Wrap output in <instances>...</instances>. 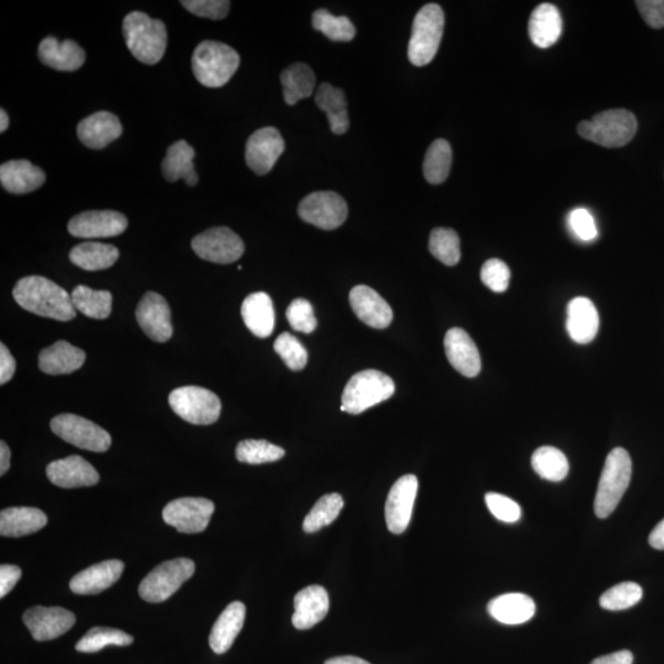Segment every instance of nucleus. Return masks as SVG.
<instances>
[{"mask_svg":"<svg viewBox=\"0 0 664 664\" xmlns=\"http://www.w3.org/2000/svg\"><path fill=\"white\" fill-rule=\"evenodd\" d=\"M10 449L4 441L0 442V475H5L10 468Z\"/></svg>","mask_w":664,"mask_h":664,"instance_id":"052dcab7","label":"nucleus"},{"mask_svg":"<svg viewBox=\"0 0 664 664\" xmlns=\"http://www.w3.org/2000/svg\"><path fill=\"white\" fill-rule=\"evenodd\" d=\"M567 332L576 344L587 345L599 330V314L591 299L577 297L567 305Z\"/></svg>","mask_w":664,"mask_h":664,"instance_id":"b1692460","label":"nucleus"},{"mask_svg":"<svg viewBox=\"0 0 664 664\" xmlns=\"http://www.w3.org/2000/svg\"><path fill=\"white\" fill-rule=\"evenodd\" d=\"M417 490H419V480L415 475L403 476L390 489L385 503V521L390 532L403 534L409 527Z\"/></svg>","mask_w":664,"mask_h":664,"instance_id":"4468645a","label":"nucleus"},{"mask_svg":"<svg viewBox=\"0 0 664 664\" xmlns=\"http://www.w3.org/2000/svg\"><path fill=\"white\" fill-rule=\"evenodd\" d=\"M569 227L582 242H592L598 237L596 222H594L592 214L585 208H577L570 213Z\"/></svg>","mask_w":664,"mask_h":664,"instance_id":"864d4df0","label":"nucleus"},{"mask_svg":"<svg viewBox=\"0 0 664 664\" xmlns=\"http://www.w3.org/2000/svg\"><path fill=\"white\" fill-rule=\"evenodd\" d=\"M286 317L289 325L299 332L310 334L317 329L318 320L315 318L313 305L307 299H296L289 305Z\"/></svg>","mask_w":664,"mask_h":664,"instance_id":"09e8293b","label":"nucleus"},{"mask_svg":"<svg viewBox=\"0 0 664 664\" xmlns=\"http://www.w3.org/2000/svg\"><path fill=\"white\" fill-rule=\"evenodd\" d=\"M194 158L195 149L186 141L171 144L162 163L164 178L169 182L184 179L189 186L197 185Z\"/></svg>","mask_w":664,"mask_h":664,"instance_id":"72a5a7b5","label":"nucleus"},{"mask_svg":"<svg viewBox=\"0 0 664 664\" xmlns=\"http://www.w3.org/2000/svg\"><path fill=\"white\" fill-rule=\"evenodd\" d=\"M45 181L44 170L29 160H10L0 166V182L10 194H30L40 189Z\"/></svg>","mask_w":664,"mask_h":664,"instance_id":"a878e982","label":"nucleus"},{"mask_svg":"<svg viewBox=\"0 0 664 664\" xmlns=\"http://www.w3.org/2000/svg\"><path fill=\"white\" fill-rule=\"evenodd\" d=\"M136 318L144 334L155 342H166L173 336L169 304L158 293L144 294L138 304Z\"/></svg>","mask_w":664,"mask_h":664,"instance_id":"f3484780","label":"nucleus"},{"mask_svg":"<svg viewBox=\"0 0 664 664\" xmlns=\"http://www.w3.org/2000/svg\"><path fill=\"white\" fill-rule=\"evenodd\" d=\"M9 127V116L3 109L0 110V132H5Z\"/></svg>","mask_w":664,"mask_h":664,"instance_id":"e2e57ef3","label":"nucleus"},{"mask_svg":"<svg viewBox=\"0 0 664 664\" xmlns=\"http://www.w3.org/2000/svg\"><path fill=\"white\" fill-rule=\"evenodd\" d=\"M192 249L202 260L228 265L243 256V240L232 229L217 227L206 230L192 239Z\"/></svg>","mask_w":664,"mask_h":664,"instance_id":"9b49d317","label":"nucleus"},{"mask_svg":"<svg viewBox=\"0 0 664 664\" xmlns=\"http://www.w3.org/2000/svg\"><path fill=\"white\" fill-rule=\"evenodd\" d=\"M395 393L393 379L387 374L367 369L355 374L346 385L342 394L341 411L358 415L392 398Z\"/></svg>","mask_w":664,"mask_h":664,"instance_id":"423d86ee","label":"nucleus"},{"mask_svg":"<svg viewBox=\"0 0 664 664\" xmlns=\"http://www.w3.org/2000/svg\"><path fill=\"white\" fill-rule=\"evenodd\" d=\"M325 664H371L367 661L362 660V658L353 657V656H342L331 658L325 662Z\"/></svg>","mask_w":664,"mask_h":664,"instance_id":"680f3d73","label":"nucleus"},{"mask_svg":"<svg viewBox=\"0 0 664 664\" xmlns=\"http://www.w3.org/2000/svg\"><path fill=\"white\" fill-rule=\"evenodd\" d=\"M133 644V637L121 630L111 628H93L78 641L77 651L94 653L106 646H128Z\"/></svg>","mask_w":664,"mask_h":664,"instance_id":"c03bdc74","label":"nucleus"},{"mask_svg":"<svg viewBox=\"0 0 664 664\" xmlns=\"http://www.w3.org/2000/svg\"><path fill=\"white\" fill-rule=\"evenodd\" d=\"M213 512L214 503L207 498L184 497L165 506L163 519L180 533L196 534L206 530Z\"/></svg>","mask_w":664,"mask_h":664,"instance_id":"ddd939ff","label":"nucleus"},{"mask_svg":"<svg viewBox=\"0 0 664 664\" xmlns=\"http://www.w3.org/2000/svg\"><path fill=\"white\" fill-rule=\"evenodd\" d=\"M444 30V13L438 4H426L416 14L409 41V60L416 67L427 66L436 57Z\"/></svg>","mask_w":664,"mask_h":664,"instance_id":"0eeeda50","label":"nucleus"},{"mask_svg":"<svg viewBox=\"0 0 664 664\" xmlns=\"http://www.w3.org/2000/svg\"><path fill=\"white\" fill-rule=\"evenodd\" d=\"M21 569L15 565L0 566V598H4L12 591L20 580Z\"/></svg>","mask_w":664,"mask_h":664,"instance_id":"6e6d98bb","label":"nucleus"},{"mask_svg":"<svg viewBox=\"0 0 664 664\" xmlns=\"http://www.w3.org/2000/svg\"><path fill=\"white\" fill-rule=\"evenodd\" d=\"M635 4L647 25L653 29L664 28V0H639Z\"/></svg>","mask_w":664,"mask_h":664,"instance_id":"5fc2aeb1","label":"nucleus"},{"mask_svg":"<svg viewBox=\"0 0 664 664\" xmlns=\"http://www.w3.org/2000/svg\"><path fill=\"white\" fill-rule=\"evenodd\" d=\"M350 304L357 318L373 329H387L393 310L383 297L368 286H356L350 292Z\"/></svg>","mask_w":664,"mask_h":664,"instance_id":"412c9836","label":"nucleus"},{"mask_svg":"<svg viewBox=\"0 0 664 664\" xmlns=\"http://www.w3.org/2000/svg\"><path fill=\"white\" fill-rule=\"evenodd\" d=\"M245 615L246 608L242 602L229 604L219 615L210 636V646L214 653L222 655L233 646L235 639L243 629Z\"/></svg>","mask_w":664,"mask_h":664,"instance_id":"c85d7f7f","label":"nucleus"},{"mask_svg":"<svg viewBox=\"0 0 664 664\" xmlns=\"http://www.w3.org/2000/svg\"><path fill=\"white\" fill-rule=\"evenodd\" d=\"M170 408L182 420L192 425H212L221 416L222 403L211 390L201 387H182L169 395Z\"/></svg>","mask_w":664,"mask_h":664,"instance_id":"1a4fd4ad","label":"nucleus"},{"mask_svg":"<svg viewBox=\"0 0 664 664\" xmlns=\"http://www.w3.org/2000/svg\"><path fill=\"white\" fill-rule=\"evenodd\" d=\"M313 28L335 42H350L355 39L356 29L346 16H335L325 9L313 14Z\"/></svg>","mask_w":664,"mask_h":664,"instance_id":"37998d69","label":"nucleus"},{"mask_svg":"<svg viewBox=\"0 0 664 664\" xmlns=\"http://www.w3.org/2000/svg\"><path fill=\"white\" fill-rule=\"evenodd\" d=\"M532 465L540 478L554 483L564 480L570 470L566 455L554 447L538 448L533 454Z\"/></svg>","mask_w":664,"mask_h":664,"instance_id":"ea45409f","label":"nucleus"},{"mask_svg":"<svg viewBox=\"0 0 664 664\" xmlns=\"http://www.w3.org/2000/svg\"><path fill=\"white\" fill-rule=\"evenodd\" d=\"M15 369V358L7 346L0 344V384H7L14 377Z\"/></svg>","mask_w":664,"mask_h":664,"instance_id":"4d7b16f0","label":"nucleus"},{"mask_svg":"<svg viewBox=\"0 0 664 664\" xmlns=\"http://www.w3.org/2000/svg\"><path fill=\"white\" fill-rule=\"evenodd\" d=\"M633 463L624 448H615L605 459L601 479H599L594 512L598 518L610 516L618 507L621 498L630 485Z\"/></svg>","mask_w":664,"mask_h":664,"instance_id":"20e7f679","label":"nucleus"},{"mask_svg":"<svg viewBox=\"0 0 664 664\" xmlns=\"http://www.w3.org/2000/svg\"><path fill=\"white\" fill-rule=\"evenodd\" d=\"M195 562L180 558L155 567L139 585V596L149 603H162L178 592L195 574Z\"/></svg>","mask_w":664,"mask_h":664,"instance_id":"6e6552de","label":"nucleus"},{"mask_svg":"<svg viewBox=\"0 0 664 664\" xmlns=\"http://www.w3.org/2000/svg\"><path fill=\"white\" fill-rule=\"evenodd\" d=\"M122 125L111 112L99 111L80 121L77 132L80 142L91 149H103L122 135Z\"/></svg>","mask_w":664,"mask_h":664,"instance_id":"5701e85b","label":"nucleus"},{"mask_svg":"<svg viewBox=\"0 0 664 664\" xmlns=\"http://www.w3.org/2000/svg\"><path fill=\"white\" fill-rule=\"evenodd\" d=\"M578 135L605 148H620L631 142L637 131L633 112L614 109L601 112L577 127Z\"/></svg>","mask_w":664,"mask_h":664,"instance_id":"39448f33","label":"nucleus"},{"mask_svg":"<svg viewBox=\"0 0 664 664\" xmlns=\"http://www.w3.org/2000/svg\"><path fill=\"white\" fill-rule=\"evenodd\" d=\"M72 301L77 312L85 317L96 320L110 317L112 294L109 291H95L87 286H77L72 292Z\"/></svg>","mask_w":664,"mask_h":664,"instance_id":"4c0bfd02","label":"nucleus"},{"mask_svg":"<svg viewBox=\"0 0 664 664\" xmlns=\"http://www.w3.org/2000/svg\"><path fill=\"white\" fill-rule=\"evenodd\" d=\"M285 449L275 446L265 439H246L240 442L235 451V457L240 463L246 464H265L277 462L285 457Z\"/></svg>","mask_w":664,"mask_h":664,"instance_id":"79ce46f5","label":"nucleus"},{"mask_svg":"<svg viewBox=\"0 0 664 664\" xmlns=\"http://www.w3.org/2000/svg\"><path fill=\"white\" fill-rule=\"evenodd\" d=\"M273 348L292 371H302L307 366V350H305L302 342L289 332H283L282 335L278 336Z\"/></svg>","mask_w":664,"mask_h":664,"instance_id":"de8ad7c7","label":"nucleus"},{"mask_svg":"<svg viewBox=\"0 0 664 664\" xmlns=\"http://www.w3.org/2000/svg\"><path fill=\"white\" fill-rule=\"evenodd\" d=\"M444 350L455 371L468 378L478 376L481 371V357L467 331L459 328L449 330L444 337Z\"/></svg>","mask_w":664,"mask_h":664,"instance_id":"aec40b11","label":"nucleus"},{"mask_svg":"<svg viewBox=\"0 0 664 664\" xmlns=\"http://www.w3.org/2000/svg\"><path fill=\"white\" fill-rule=\"evenodd\" d=\"M128 221L116 211H87L77 214L68 223V232L76 238H112L122 234Z\"/></svg>","mask_w":664,"mask_h":664,"instance_id":"dca6fc26","label":"nucleus"},{"mask_svg":"<svg viewBox=\"0 0 664 664\" xmlns=\"http://www.w3.org/2000/svg\"><path fill=\"white\" fill-rule=\"evenodd\" d=\"M634 656L628 650L610 653V655L596 658L591 664H633Z\"/></svg>","mask_w":664,"mask_h":664,"instance_id":"13d9d810","label":"nucleus"},{"mask_svg":"<svg viewBox=\"0 0 664 664\" xmlns=\"http://www.w3.org/2000/svg\"><path fill=\"white\" fill-rule=\"evenodd\" d=\"M122 31L128 50L139 62L154 66L162 61L168 45V32L163 21L133 12L123 20Z\"/></svg>","mask_w":664,"mask_h":664,"instance_id":"f03ea898","label":"nucleus"},{"mask_svg":"<svg viewBox=\"0 0 664 664\" xmlns=\"http://www.w3.org/2000/svg\"><path fill=\"white\" fill-rule=\"evenodd\" d=\"M47 524V516L39 508L12 507L0 513V534L20 538L39 532Z\"/></svg>","mask_w":664,"mask_h":664,"instance_id":"2f4dec72","label":"nucleus"},{"mask_svg":"<svg viewBox=\"0 0 664 664\" xmlns=\"http://www.w3.org/2000/svg\"><path fill=\"white\" fill-rule=\"evenodd\" d=\"M125 564L120 560H107L88 567L72 578L69 587L72 592L88 596L110 588L120 580Z\"/></svg>","mask_w":664,"mask_h":664,"instance_id":"393cba45","label":"nucleus"},{"mask_svg":"<svg viewBox=\"0 0 664 664\" xmlns=\"http://www.w3.org/2000/svg\"><path fill=\"white\" fill-rule=\"evenodd\" d=\"M120 251L114 245L88 242L74 246L69 259L85 271L110 269L119 260Z\"/></svg>","mask_w":664,"mask_h":664,"instance_id":"c9c22d12","label":"nucleus"},{"mask_svg":"<svg viewBox=\"0 0 664 664\" xmlns=\"http://www.w3.org/2000/svg\"><path fill=\"white\" fill-rule=\"evenodd\" d=\"M85 352L69 344L67 341H57L50 347L44 348L39 355V368L51 376L71 374L78 371L85 363Z\"/></svg>","mask_w":664,"mask_h":664,"instance_id":"cd10ccee","label":"nucleus"},{"mask_svg":"<svg viewBox=\"0 0 664 664\" xmlns=\"http://www.w3.org/2000/svg\"><path fill=\"white\" fill-rule=\"evenodd\" d=\"M46 474L53 485L62 489L94 486L100 476L90 463L79 455L56 460L47 465Z\"/></svg>","mask_w":664,"mask_h":664,"instance_id":"6ab92c4d","label":"nucleus"},{"mask_svg":"<svg viewBox=\"0 0 664 664\" xmlns=\"http://www.w3.org/2000/svg\"><path fill=\"white\" fill-rule=\"evenodd\" d=\"M51 430L64 442L85 451L103 453L111 447L109 432L84 417L73 414L58 415L51 421Z\"/></svg>","mask_w":664,"mask_h":664,"instance_id":"9d476101","label":"nucleus"},{"mask_svg":"<svg viewBox=\"0 0 664 664\" xmlns=\"http://www.w3.org/2000/svg\"><path fill=\"white\" fill-rule=\"evenodd\" d=\"M13 297L21 308L40 317L69 321L77 315L72 294L45 277L21 278L13 289Z\"/></svg>","mask_w":664,"mask_h":664,"instance_id":"f257e3e1","label":"nucleus"},{"mask_svg":"<svg viewBox=\"0 0 664 664\" xmlns=\"http://www.w3.org/2000/svg\"><path fill=\"white\" fill-rule=\"evenodd\" d=\"M240 57L234 48L217 41H203L192 55V71L207 88H221L238 71Z\"/></svg>","mask_w":664,"mask_h":664,"instance_id":"7ed1b4c3","label":"nucleus"},{"mask_svg":"<svg viewBox=\"0 0 664 664\" xmlns=\"http://www.w3.org/2000/svg\"><path fill=\"white\" fill-rule=\"evenodd\" d=\"M528 30L535 46L549 48L555 45L562 32L559 9L549 3L538 5L530 15Z\"/></svg>","mask_w":664,"mask_h":664,"instance_id":"7c9ffc66","label":"nucleus"},{"mask_svg":"<svg viewBox=\"0 0 664 664\" xmlns=\"http://www.w3.org/2000/svg\"><path fill=\"white\" fill-rule=\"evenodd\" d=\"M649 542L653 549L664 550V519L652 530Z\"/></svg>","mask_w":664,"mask_h":664,"instance_id":"bf43d9fd","label":"nucleus"},{"mask_svg":"<svg viewBox=\"0 0 664 664\" xmlns=\"http://www.w3.org/2000/svg\"><path fill=\"white\" fill-rule=\"evenodd\" d=\"M329 608V594L324 587L309 586L302 589L294 598V609H296L292 618L294 628L312 629L325 619Z\"/></svg>","mask_w":664,"mask_h":664,"instance_id":"4be33fe9","label":"nucleus"},{"mask_svg":"<svg viewBox=\"0 0 664 664\" xmlns=\"http://www.w3.org/2000/svg\"><path fill=\"white\" fill-rule=\"evenodd\" d=\"M23 620L36 641H50L71 630L76 615L60 607H34L26 610Z\"/></svg>","mask_w":664,"mask_h":664,"instance_id":"a211bd4d","label":"nucleus"},{"mask_svg":"<svg viewBox=\"0 0 664 664\" xmlns=\"http://www.w3.org/2000/svg\"><path fill=\"white\" fill-rule=\"evenodd\" d=\"M242 317L246 328L260 339L269 337L275 329V309L272 299L265 292L246 297L242 305Z\"/></svg>","mask_w":664,"mask_h":664,"instance_id":"c756f323","label":"nucleus"},{"mask_svg":"<svg viewBox=\"0 0 664 664\" xmlns=\"http://www.w3.org/2000/svg\"><path fill=\"white\" fill-rule=\"evenodd\" d=\"M452 148L446 139H437L427 149L423 162V175L430 184L439 185L447 180L452 168Z\"/></svg>","mask_w":664,"mask_h":664,"instance_id":"58836bf2","label":"nucleus"},{"mask_svg":"<svg viewBox=\"0 0 664 664\" xmlns=\"http://www.w3.org/2000/svg\"><path fill=\"white\" fill-rule=\"evenodd\" d=\"M431 254L447 266H455L460 261V240L453 229L436 228L432 230L430 243Z\"/></svg>","mask_w":664,"mask_h":664,"instance_id":"a18cd8bd","label":"nucleus"},{"mask_svg":"<svg viewBox=\"0 0 664 664\" xmlns=\"http://www.w3.org/2000/svg\"><path fill=\"white\" fill-rule=\"evenodd\" d=\"M283 152L285 141L281 133L275 127H264L253 133L246 142V164L257 175H266Z\"/></svg>","mask_w":664,"mask_h":664,"instance_id":"2eb2a0df","label":"nucleus"},{"mask_svg":"<svg viewBox=\"0 0 664 664\" xmlns=\"http://www.w3.org/2000/svg\"><path fill=\"white\" fill-rule=\"evenodd\" d=\"M321 111L326 112L328 116L331 131L335 135H345L350 128V119H348L347 100L344 91L332 87L329 83L320 85L315 95Z\"/></svg>","mask_w":664,"mask_h":664,"instance_id":"f704fd0d","label":"nucleus"},{"mask_svg":"<svg viewBox=\"0 0 664 664\" xmlns=\"http://www.w3.org/2000/svg\"><path fill=\"white\" fill-rule=\"evenodd\" d=\"M487 508L498 521L505 523H516L522 517V508L516 501L505 495L489 492L485 496Z\"/></svg>","mask_w":664,"mask_h":664,"instance_id":"3c124183","label":"nucleus"},{"mask_svg":"<svg viewBox=\"0 0 664 664\" xmlns=\"http://www.w3.org/2000/svg\"><path fill=\"white\" fill-rule=\"evenodd\" d=\"M492 618L506 625L527 623L534 617L535 603L523 593H508L492 599L487 605Z\"/></svg>","mask_w":664,"mask_h":664,"instance_id":"473e14b6","label":"nucleus"},{"mask_svg":"<svg viewBox=\"0 0 664 664\" xmlns=\"http://www.w3.org/2000/svg\"><path fill=\"white\" fill-rule=\"evenodd\" d=\"M481 281L492 292L503 293L507 291L511 281V270L505 262L498 259L487 260L480 272Z\"/></svg>","mask_w":664,"mask_h":664,"instance_id":"8fccbe9b","label":"nucleus"},{"mask_svg":"<svg viewBox=\"0 0 664 664\" xmlns=\"http://www.w3.org/2000/svg\"><path fill=\"white\" fill-rule=\"evenodd\" d=\"M299 217L304 222L324 230H334L345 223L348 207L340 195L332 191H318L299 203Z\"/></svg>","mask_w":664,"mask_h":664,"instance_id":"f8f14e48","label":"nucleus"},{"mask_svg":"<svg viewBox=\"0 0 664 664\" xmlns=\"http://www.w3.org/2000/svg\"><path fill=\"white\" fill-rule=\"evenodd\" d=\"M342 508H344V498L341 495L329 494L321 497L304 519V532L317 533L320 529L330 526L339 517Z\"/></svg>","mask_w":664,"mask_h":664,"instance_id":"a19ab883","label":"nucleus"},{"mask_svg":"<svg viewBox=\"0 0 664 664\" xmlns=\"http://www.w3.org/2000/svg\"><path fill=\"white\" fill-rule=\"evenodd\" d=\"M181 5L191 14L211 20L227 18L230 9L228 0H184Z\"/></svg>","mask_w":664,"mask_h":664,"instance_id":"603ef678","label":"nucleus"},{"mask_svg":"<svg viewBox=\"0 0 664 664\" xmlns=\"http://www.w3.org/2000/svg\"><path fill=\"white\" fill-rule=\"evenodd\" d=\"M40 61L45 66L60 72H74L83 66L85 52L77 42L58 41L56 37H46L39 46Z\"/></svg>","mask_w":664,"mask_h":664,"instance_id":"bb28decb","label":"nucleus"},{"mask_svg":"<svg viewBox=\"0 0 664 664\" xmlns=\"http://www.w3.org/2000/svg\"><path fill=\"white\" fill-rule=\"evenodd\" d=\"M315 74L312 68L304 63H294L281 74L283 96L287 105L293 106L299 100L307 99L315 88Z\"/></svg>","mask_w":664,"mask_h":664,"instance_id":"e433bc0d","label":"nucleus"},{"mask_svg":"<svg viewBox=\"0 0 664 664\" xmlns=\"http://www.w3.org/2000/svg\"><path fill=\"white\" fill-rule=\"evenodd\" d=\"M642 588L635 582H623L603 593L599 604L605 610H625L634 607L642 599Z\"/></svg>","mask_w":664,"mask_h":664,"instance_id":"49530a36","label":"nucleus"}]
</instances>
